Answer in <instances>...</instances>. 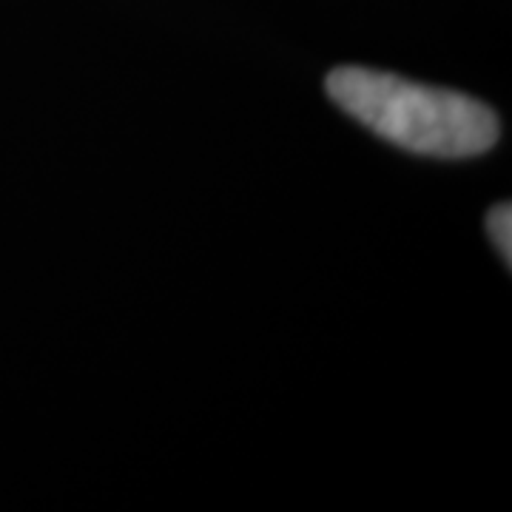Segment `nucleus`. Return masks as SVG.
<instances>
[{
    "label": "nucleus",
    "instance_id": "f257e3e1",
    "mask_svg": "<svg viewBox=\"0 0 512 512\" xmlns=\"http://www.w3.org/2000/svg\"><path fill=\"white\" fill-rule=\"evenodd\" d=\"M330 100L393 146L430 157H476L498 143V117L476 97L433 89L396 74L339 66L325 80Z\"/></svg>",
    "mask_w": 512,
    "mask_h": 512
},
{
    "label": "nucleus",
    "instance_id": "f03ea898",
    "mask_svg": "<svg viewBox=\"0 0 512 512\" xmlns=\"http://www.w3.org/2000/svg\"><path fill=\"white\" fill-rule=\"evenodd\" d=\"M487 231L493 237L498 254L504 256V262L510 265L512 259V208L510 202H498L493 211L487 214Z\"/></svg>",
    "mask_w": 512,
    "mask_h": 512
}]
</instances>
